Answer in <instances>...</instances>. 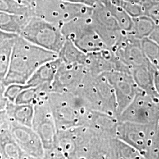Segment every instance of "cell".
Wrapping results in <instances>:
<instances>
[{
	"mask_svg": "<svg viewBox=\"0 0 159 159\" xmlns=\"http://www.w3.org/2000/svg\"><path fill=\"white\" fill-rule=\"evenodd\" d=\"M57 58L56 52L35 45L18 35L4 83L6 85L13 83L25 84L40 66Z\"/></svg>",
	"mask_w": 159,
	"mask_h": 159,
	"instance_id": "cell-1",
	"label": "cell"
},
{
	"mask_svg": "<svg viewBox=\"0 0 159 159\" xmlns=\"http://www.w3.org/2000/svg\"><path fill=\"white\" fill-rule=\"evenodd\" d=\"M88 108L117 117V104L113 88L104 74L85 75L75 92Z\"/></svg>",
	"mask_w": 159,
	"mask_h": 159,
	"instance_id": "cell-2",
	"label": "cell"
},
{
	"mask_svg": "<svg viewBox=\"0 0 159 159\" xmlns=\"http://www.w3.org/2000/svg\"><path fill=\"white\" fill-rule=\"evenodd\" d=\"M48 102L58 130L85 125L91 109L76 93L51 92Z\"/></svg>",
	"mask_w": 159,
	"mask_h": 159,
	"instance_id": "cell-3",
	"label": "cell"
},
{
	"mask_svg": "<svg viewBox=\"0 0 159 159\" xmlns=\"http://www.w3.org/2000/svg\"><path fill=\"white\" fill-rule=\"evenodd\" d=\"M33 16L40 17L60 27L77 18L90 16L93 7L63 0H35L31 6Z\"/></svg>",
	"mask_w": 159,
	"mask_h": 159,
	"instance_id": "cell-4",
	"label": "cell"
},
{
	"mask_svg": "<svg viewBox=\"0 0 159 159\" xmlns=\"http://www.w3.org/2000/svg\"><path fill=\"white\" fill-rule=\"evenodd\" d=\"M19 35L35 45L57 54L66 40L59 25L36 16L29 18Z\"/></svg>",
	"mask_w": 159,
	"mask_h": 159,
	"instance_id": "cell-5",
	"label": "cell"
},
{
	"mask_svg": "<svg viewBox=\"0 0 159 159\" xmlns=\"http://www.w3.org/2000/svg\"><path fill=\"white\" fill-rule=\"evenodd\" d=\"M61 29L66 40L86 54L108 48L94 29L90 17L74 18Z\"/></svg>",
	"mask_w": 159,
	"mask_h": 159,
	"instance_id": "cell-6",
	"label": "cell"
},
{
	"mask_svg": "<svg viewBox=\"0 0 159 159\" xmlns=\"http://www.w3.org/2000/svg\"><path fill=\"white\" fill-rule=\"evenodd\" d=\"M119 121L156 123L159 120V96L140 89L130 104L117 117Z\"/></svg>",
	"mask_w": 159,
	"mask_h": 159,
	"instance_id": "cell-7",
	"label": "cell"
},
{
	"mask_svg": "<svg viewBox=\"0 0 159 159\" xmlns=\"http://www.w3.org/2000/svg\"><path fill=\"white\" fill-rule=\"evenodd\" d=\"M157 124H142L129 121H119L116 137L136 149L144 159L148 152L156 134Z\"/></svg>",
	"mask_w": 159,
	"mask_h": 159,
	"instance_id": "cell-8",
	"label": "cell"
},
{
	"mask_svg": "<svg viewBox=\"0 0 159 159\" xmlns=\"http://www.w3.org/2000/svg\"><path fill=\"white\" fill-rule=\"evenodd\" d=\"M48 98L34 105L32 124L33 129L37 133L42 141L45 152L56 148L58 131Z\"/></svg>",
	"mask_w": 159,
	"mask_h": 159,
	"instance_id": "cell-9",
	"label": "cell"
},
{
	"mask_svg": "<svg viewBox=\"0 0 159 159\" xmlns=\"http://www.w3.org/2000/svg\"><path fill=\"white\" fill-rule=\"evenodd\" d=\"M90 17L94 29L110 50L125 33L120 27L107 8L99 0L93 7Z\"/></svg>",
	"mask_w": 159,
	"mask_h": 159,
	"instance_id": "cell-10",
	"label": "cell"
},
{
	"mask_svg": "<svg viewBox=\"0 0 159 159\" xmlns=\"http://www.w3.org/2000/svg\"><path fill=\"white\" fill-rule=\"evenodd\" d=\"M113 88L117 104V117L133 101L140 89L130 73L113 71L104 74Z\"/></svg>",
	"mask_w": 159,
	"mask_h": 159,
	"instance_id": "cell-11",
	"label": "cell"
},
{
	"mask_svg": "<svg viewBox=\"0 0 159 159\" xmlns=\"http://www.w3.org/2000/svg\"><path fill=\"white\" fill-rule=\"evenodd\" d=\"M87 73L84 65L68 64L61 61L52 83L51 92L75 93Z\"/></svg>",
	"mask_w": 159,
	"mask_h": 159,
	"instance_id": "cell-12",
	"label": "cell"
},
{
	"mask_svg": "<svg viewBox=\"0 0 159 159\" xmlns=\"http://www.w3.org/2000/svg\"><path fill=\"white\" fill-rule=\"evenodd\" d=\"M130 71L131 69L149 61L143 49L142 40L125 33L111 49Z\"/></svg>",
	"mask_w": 159,
	"mask_h": 159,
	"instance_id": "cell-13",
	"label": "cell"
},
{
	"mask_svg": "<svg viewBox=\"0 0 159 159\" xmlns=\"http://www.w3.org/2000/svg\"><path fill=\"white\" fill-rule=\"evenodd\" d=\"M8 129L18 145L30 159L45 158L43 144L32 127L9 120Z\"/></svg>",
	"mask_w": 159,
	"mask_h": 159,
	"instance_id": "cell-14",
	"label": "cell"
},
{
	"mask_svg": "<svg viewBox=\"0 0 159 159\" xmlns=\"http://www.w3.org/2000/svg\"><path fill=\"white\" fill-rule=\"evenodd\" d=\"M85 67L89 74L99 75L113 71L130 73L129 69L109 48L87 54Z\"/></svg>",
	"mask_w": 159,
	"mask_h": 159,
	"instance_id": "cell-15",
	"label": "cell"
},
{
	"mask_svg": "<svg viewBox=\"0 0 159 159\" xmlns=\"http://www.w3.org/2000/svg\"><path fill=\"white\" fill-rule=\"evenodd\" d=\"M119 120L117 117L91 110L87 116L85 125L90 127L97 132L116 137Z\"/></svg>",
	"mask_w": 159,
	"mask_h": 159,
	"instance_id": "cell-16",
	"label": "cell"
},
{
	"mask_svg": "<svg viewBox=\"0 0 159 159\" xmlns=\"http://www.w3.org/2000/svg\"><path fill=\"white\" fill-rule=\"evenodd\" d=\"M156 69L148 61L131 69L130 73L138 87L152 96H159L154 88V74Z\"/></svg>",
	"mask_w": 159,
	"mask_h": 159,
	"instance_id": "cell-17",
	"label": "cell"
},
{
	"mask_svg": "<svg viewBox=\"0 0 159 159\" xmlns=\"http://www.w3.org/2000/svg\"><path fill=\"white\" fill-rule=\"evenodd\" d=\"M61 63V59L58 57L54 60L43 64L34 72L26 84L31 87L46 85L51 88L52 83Z\"/></svg>",
	"mask_w": 159,
	"mask_h": 159,
	"instance_id": "cell-18",
	"label": "cell"
},
{
	"mask_svg": "<svg viewBox=\"0 0 159 159\" xmlns=\"http://www.w3.org/2000/svg\"><path fill=\"white\" fill-rule=\"evenodd\" d=\"M30 159L13 138L8 128L0 131V159Z\"/></svg>",
	"mask_w": 159,
	"mask_h": 159,
	"instance_id": "cell-19",
	"label": "cell"
},
{
	"mask_svg": "<svg viewBox=\"0 0 159 159\" xmlns=\"http://www.w3.org/2000/svg\"><path fill=\"white\" fill-rule=\"evenodd\" d=\"M5 110L10 121L32 127L34 113V105L17 104L8 102Z\"/></svg>",
	"mask_w": 159,
	"mask_h": 159,
	"instance_id": "cell-20",
	"label": "cell"
},
{
	"mask_svg": "<svg viewBox=\"0 0 159 159\" xmlns=\"http://www.w3.org/2000/svg\"><path fill=\"white\" fill-rule=\"evenodd\" d=\"M30 17L0 12V30L8 33L20 35Z\"/></svg>",
	"mask_w": 159,
	"mask_h": 159,
	"instance_id": "cell-21",
	"label": "cell"
},
{
	"mask_svg": "<svg viewBox=\"0 0 159 159\" xmlns=\"http://www.w3.org/2000/svg\"><path fill=\"white\" fill-rule=\"evenodd\" d=\"M110 159H142L144 157L136 149L115 137L111 142Z\"/></svg>",
	"mask_w": 159,
	"mask_h": 159,
	"instance_id": "cell-22",
	"label": "cell"
},
{
	"mask_svg": "<svg viewBox=\"0 0 159 159\" xmlns=\"http://www.w3.org/2000/svg\"><path fill=\"white\" fill-rule=\"evenodd\" d=\"M63 63L85 64L87 54L80 50L70 40H66L63 47L58 53Z\"/></svg>",
	"mask_w": 159,
	"mask_h": 159,
	"instance_id": "cell-23",
	"label": "cell"
},
{
	"mask_svg": "<svg viewBox=\"0 0 159 159\" xmlns=\"http://www.w3.org/2000/svg\"><path fill=\"white\" fill-rule=\"evenodd\" d=\"M107 8L112 16L125 33L129 34L133 28V18L119 6L113 3L110 0H99Z\"/></svg>",
	"mask_w": 159,
	"mask_h": 159,
	"instance_id": "cell-24",
	"label": "cell"
},
{
	"mask_svg": "<svg viewBox=\"0 0 159 159\" xmlns=\"http://www.w3.org/2000/svg\"><path fill=\"white\" fill-rule=\"evenodd\" d=\"M156 24L150 18L142 15L133 18V28L129 34L142 40L148 38L152 33Z\"/></svg>",
	"mask_w": 159,
	"mask_h": 159,
	"instance_id": "cell-25",
	"label": "cell"
},
{
	"mask_svg": "<svg viewBox=\"0 0 159 159\" xmlns=\"http://www.w3.org/2000/svg\"><path fill=\"white\" fill-rule=\"evenodd\" d=\"M16 37L7 39L0 43V81L3 83L10 67Z\"/></svg>",
	"mask_w": 159,
	"mask_h": 159,
	"instance_id": "cell-26",
	"label": "cell"
},
{
	"mask_svg": "<svg viewBox=\"0 0 159 159\" xmlns=\"http://www.w3.org/2000/svg\"><path fill=\"white\" fill-rule=\"evenodd\" d=\"M0 12L33 16L30 6L20 3L16 0H0Z\"/></svg>",
	"mask_w": 159,
	"mask_h": 159,
	"instance_id": "cell-27",
	"label": "cell"
},
{
	"mask_svg": "<svg viewBox=\"0 0 159 159\" xmlns=\"http://www.w3.org/2000/svg\"><path fill=\"white\" fill-rule=\"evenodd\" d=\"M142 44L148 60L154 68L159 70V44L148 37L142 40Z\"/></svg>",
	"mask_w": 159,
	"mask_h": 159,
	"instance_id": "cell-28",
	"label": "cell"
},
{
	"mask_svg": "<svg viewBox=\"0 0 159 159\" xmlns=\"http://www.w3.org/2000/svg\"><path fill=\"white\" fill-rule=\"evenodd\" d=\"M143 15L153 20L156 25H159V0H141Z\"/></svg>",
	"mask_w": 159,
	"mask_h": 159,
	"instance_id": "cell-29",
	"label": "cell"
},
{
	"mask_svg": "<svg viewBox=\"0 0 159 159\" xmlns=\"http://www.w3.org/2000/svg\"><path fill=\"white\" fill-rule=\"evenodd\" d=\"M113 3L122 8L132 18L143 15L142 7L140 3L125 0H110Z\"/></svg>",
	"mask_w": 159,
	"mask_h": 159,
	"instance_id": "cell-30",
	"label": "cell"
},
{
	"mask_svg": "<svg viewBox=\"0 0 159 159\" xmlns=\"http://www.w3.org/2000/svg\"><path fill=\"white\" fill-rule=\"evenodd\" d=\"M27 84H22L18 83H13L6 85L4 92V96L10 102H14L19 94L25 89L30 87Z\"/></svg>",
	"mask_w": 159,
	"mask_h": 159,
	"instance_id": "cell-31",
	"label": "cell"
},
{
	"mask_svg": "<svg viewBox=\"0 0 159 159\" xmlns=\"http://www.w3.org/2000/svg\"><path fill=\"white\" fill-rule=\"evenodd\" d=\"M147 159H159V120L157 124L156 134L148 152Z\"/></svg>",
	"mask_w": 159,
	"mask_h": 159,
	"instance_id": "cell-32",
	"label": "cell"
},
{
	"mask_svg": "<svg viewBox=\"0 0 159 159\" xmlns=\"http://www.w3.org/2000/svg\"><path fill=\"white\" fill-rule=\"evenodd\" d=\"M9 119L6 113V110L0 111V131L3 129L8 128Z\"/></svg>",
	"mask_w": 159,
	"mask_h": 159,
	"instance_id": "cell-33",
	"label": "cell"
},
{
	"mask_svg": "<svg viewBox=\"0 0 159 159\" xmlns=\"http://www.w3.org/2000/svg\"><path fill=\"white\" fill-rule=\"evenodd\" d=\"M6 87V85L0 86V111L5 110L7 102H8L4 94Z\"/></svg>",
	"mask_w": 159,
	"mask_h": 159,
	"instance_id": "cell-34",
	"label": "cell"
},
{
	"mask_svg": "<svg viewBox=\"0 0 159 159\" xmlns=\"http://www.w3.org/2000/svg\"><path fill=\"white\" fill-rule=\"evenodd\" d=\"M73 3L83 4L90 7H94L98 2V0H63Z\"/></svg>",
	"mask_w": 159,
	"mask_h": 159,
	"instance_id": "cell-35",
	"label": "cell"
},
{
	"mask_svg": "<svg viewBox=\"0 0 159 159\" xmlns=\"http://www.w3.org/2000/svg\"><path fill=\"white\" fill-rule=\"evenodd\" d=\"M148 38L159 44V25H156L153 31Z\"/></svg>",
	"mask_w": 159,
	"mask_h": 159,
	"instance_id": "cell-36",
	"label": "cell"
},
{
	"mask_svg": "<svg viewBox=\"0 0 159 159\" xmlns=\"http://www.w3.org/2000/svg\"><path fill=\"white\" fill-rule=\"evenodd\" d=\"M18 35L16 34H10V33H8L4 32L2 30H0V43H1L2 42L4 41L5 40L13 38V37H16Z\"/></svg>",
	"mask_w": 159,
	"mask_h": 159,
	"instance_id": "cell-37",
	"label": "cell"
},
{
	"mask_svg": "<svg viewBox=\"0 0 159 159\" xmlns=\"http://www.w3.org/2000/svg\"><path fill=\"white\" fill-rule=\"evenodd\" d=\"M154 88L157 92V93L159 95V70H156L155 74H154Z\"/></svg>",
	"mask_w": 159,
	"mask_h": 159,
	"instance_id": "cell-38",
	"label": "cell"
},
{
	"mask_svg": "<svg viewBox=\"0 0 159 159\" xmlns=\"http://www.w3.org/2000/svg\"><path fill=\"white\" fill-rule=\"evenodd\" d=\"M16 1H17L20 3H21L23 4H25L27 6H30L31 7V6L33 4V3L35 0H16Z\"/></svg>",
	"mask_w": 159,
	"mask_h": 159,
	"instance_id": "cell-39",
	"label": "cell"
},
{
	"mask_svg": "<svg viewBox=\"0 0 159 159\" xmlns=\"http://www.w3.org/2000/svg\"><path fill=\"white\" fill-rule=\"evenodd\" d=\"M2 85H5V84H4V83L3 82H2V81H0V86Z\"/></svg>",
	"mask_w": 159,
	"mask_h": 159,
	"instance_id": "cell-40",
	"label": "cell"
}]
</instances>
